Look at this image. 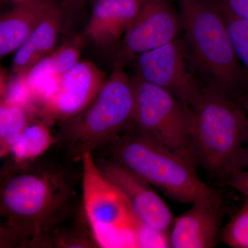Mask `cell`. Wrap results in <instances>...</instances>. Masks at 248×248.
Listing matches in <instances>:
<instances>
[{
	"instance_id": "obj_23",
	"label": "cell",
	"mask_w": 248,
	"mask_h": 248,
	"mask_svg": "<svg viewBox=\"0 0 248 248\" xmlns=\"http://www.w3.org/2000/svg\"><path fill=\"white\" fill-rule=\"evenodd\" d=\"M222 7L235 17L248 21V0H219Z\"/></svg>"
},
{
	"instance_id": "obj_20",
	"label": "cell",
	"mask_w": 248,
	"mask_h": 248,
	"mask_svg": "<svg viewBox=\"0 0 248 248\" xmlns=\"http://www.w3.org/2000/svg\"><path fill=\"white\" fill-rule=\"evenodd\" d=\"M86 40L84 32L74 36L65 41L50 54V58L58 75L62 76L79 62L81 49Z\"/></svg>"
},
{
	"instance_id": "obj_5",
	"label": "cell",
	"mask_w": 248,
	"mask_h": 248,
	"mask_svg": "<svg viewBox=\"0 0 248 248\" xmlns=\"http://www.w3.org/2000/svg\"><path fill=\"white\" fill-rule=\"evenodd\" d=\"M105 147L111 159L180 203L192 205L216 191L201 180L190 159L159 144L134 124Z\"/></svg>"
},
{
	"instance_id": "obj_12",
	"label": "cell",
	"mask_w": 248,
	"mask_h": 248,
	"mask_svg": "<svg viewBox=\"0 0 248 248\" xmlns=\"http://www.w3.org/2000/svg\"><path fill=\"white\" fill-rule=\"evenodd\" d=\"M223 211L217 191L202 197L173 221L170 248H210L216 246Z\"/></svg>"
},
{
	"instance_id": "obj_1",
	"label": "cell",
	"mask_w": 248,
	"mask_h": 248,
	"mask_svg": "<svg viewBox=\"0 0 248 248\" xmlns=\"http://www.w3.org/2000/svg\"><path fill=\"white\" fill-rule=\"evenodd\" d=\"M71 162L47 154L7 161L1 172L0 247L43 248L54 229L76 216L80 179Z\"/></svg>"
},
{
	"instance_id": "obj_11",
	"label": "cell",
	"mask_w": 248,
	"mask_h": 248,
	"mask_svg": "<svg viewBox=\"0 0 248 248\" xmlns=\"http://www.w3.org/2000/svg\"><path fill=\"white\" fill-rule=\"evenodd\" d=\"M95 161L103 174L122 192L140 221L157 231L169 232L174 221L172 213L149 183L110 157Z\"/></svg>"
},
{
	"instance_id": "obj_9",
	"label": "cell",
	"mask_w": 248,
	"mask_h": 248,
	"mask_svg": "<svg viewBox=\"0 0 248 248\" xmlns=\"http://www.w3.org/2000/svg\"><path fill=\"white\" fill-rule=\"evenodd\" d=\"M180 11L170 0H146L117 46L115 68H122L142 54L180 37Z\"/></svg>"
},
{
	"instance_id": "obj_6",
	"label": "cell",
	"mask_w": 248,
	"mask_h": 248,
	"mask_svg": "<svg viewBox=\"0 0 248 248\" xmlns=\"http://www.w3.org/2000/svg\"><path fill=\"white\" fill-rule=\"evenodd\" d=\"M133 81L134 125L152 140L194 163L190 155L193 108L137 77Z\"/></svg>"
},
{
	"instance_id": "obj_19",
	"label": "cell",
	"mask_w": 248,
	"mask_h": 248,
	"mask_svg": "<svg viewBox=\"0 0 248 248\" xmlns=\"http://www.w3.org/2000/svg\"><path fill=\"white\" fill-rule=\"evenodd\" d=\"M223 10L235 53L244 71L246 93L248 91V21Z\"/></svg>"
},
{
	"instance_id": "obj_3",
	"label": "cell",
	"mask_w": 248,
	"mask_h": 248,
	"mask_svg": "<svg viewBox=\"0 0 248 248\" xmlns=\"http://www.w3.org/2000/svg\"><path fill=\"white\" fill-rule=\"evenodd\" d=\"M190 155L210 177L228 179L238 164L248 132L247 111L236 99L203 87L193 106Z\"/></svg>"
},
{
	"instance_id": "obj_22",
	"label": "cell",
	"mask_w": 248,
	"mask_h": 248,
	"mask_svg": "<svg viewBox=\"0 0 248 248\" xmlns=\"http://www.w3.org/2000/svg\"><path fill=\"white\" fill-rule=\"evenodd\" d=\"M133 229L138 248H170L169 233L147 226L136 216Z\"/></svg>"
},
{
	"instance_id": "obj_30",
	"label": "cell",
	"mask_w": 248,
	"mask_h": 248,
	"mask_svg": "<svg viewBox=\"0 0 248 248\" xmlns=\"http://www.w3.org/2000/svg\"></svg>"
},
{
	"instance_id": "obj_26",
	"label": "cell",
	"mask_w": 248,
	"mask_h": 248,
	"mask_svg": "<svg viewBox=\"0 0 248 248\" xmlns=\"http://www.w3.org/2000/svg\"><path fill=\"white\" fill-rule=\"evenodd\" d=\"M85 0H63L65 6L68 7H79L84 2Z\"/></svg>"
},
{
	"instance_id": "obj_16",
	"label": "cell",
	"mask_w": 248,
	"mask_h": 248,
	"mask_svg": "<svg viewBox=\"0 0 248 248\" xmlns=\"http://www.w3.org/2000/svg\"><path fill=\"white\" fill-rule=\"evenodd\" d=\"M55 143V138L46 124H31L11 151L10 159L22 163L38 159L46 154Z\"/></svg>"
},
{
	"instance_id": "obj_25",
	"label": "cell",
	"mask_w": 248,
	"mask_h": 248,
	"mask_svg": "<svg viewBox=\"0 0 248 248\" xmlns=\"http://www.w3.org/2000/svg\"><path fill=\"white\" fill-rule=\"evenodd\" d=\"M238 168H239V171L248 169V132L244 148L240 156Z\"/></svg>"
},
{
	"instance_id": "obj_24",
	"label": "cell",
	"mask_w": 248,
	"mask_h": 248,
	"mask_svg": "<svg viewBox=\"0 0 248 248\" xmlns=\"http://www.w3.org/2000/svg\"><path fill=\"white\" fill-rule=\"evenodd\" d=\"M226 184L248 198V170H242L234 173L226 180Z\"/></svg>"
},
{
	"instance_id": "obj_14",
	"label": "cell",
	"mask_w": 248,
	"mask_h": 248,
	"mask_svg": "<svg viewBox=\"0 0 248 248\" xmlns=\"http://www.w3.org/2000/svg\"><path fill=\"white\" fill-rule=\"evenodd\" d=\"M58 0H22L0 17V56L16 52L58 5Z\"/></svg>"
},
{
	"instance_id": "obj_10",
	"label": "cell",
	"mask_w": 248,
	"mask_h": 248,
	"mask_svg": "<svg viewBox=\"0 0 248 248\" xmlns=\"http://www.w3.org/2000/svg\"><path fill=\"white\" fill-rule=\"evenodd\" d=\"M107 75L93 62H79L60 78L55 94L40 106L46 122H62L78 115L97 97Z\"/></svg>"
},
{
	"instance_id": "obj_2",
	"label": "cell",
	"mask_w": 248,
	"mask_h": 248,
	"mask_svg": "<svg viewBox=\"0 0 248 248\" xmlns=\"http://www.w3.org/2000/svg\"><path fill=\"white\" fill-rule=\"evenodd\" d=\"M184 40L203 87L237 100L246 91L245 74L232 42L219 0L180 2Z\"/></svg>"
},
{
	"instance_id": "obj_13",
	"label": "cell",
	"mask_w": 248,
	"mask_h": 248,
	"mask_svg": "<svg viewBox=\"0 0 248 248\" xmlns=\"http://www.w3.org/2000/svg\"><path fill=\"white\" fill-rule=\"evenodd\" d=\"M146 0H94L84 34L96 46L116 48Z\"/></svg>"
},
{
	"instance_id": "obj_27",
	"label": "cell",
	"mask_w": 248,
	"mask_h": 248,
	"mask_svg": "<svg viewBox=\"0 0 248 248\" xmlns=\"http://www.w3.org/2000/svg\"><path fill=\"white\" fill-rule=\"evenodd\" d=\"M239 104L244 107L245 110L248 112V91L241 94L237 99Z\"/></svg>"
},
{
	"instance_id": "obj_29",
	"label": "cell",
	"mask_w": 248,
	"mask_h": 248,
	"mask_svg": "<svg viewBox=\"0 0 248 248\" xmlns=\"http://www.w3.org/2000/svg\"><path fill=\"white\" fill-rule=\"evenodd\" d=\"M179 1H180V2H182V1H187V0H179Z\"/></svg>"
},
{
	"instance_id": "obj_8",
	"label": "cell",
	"mask_w": 248,
	"mask_h": 248,
	"mask_svg": "<svg viewBox=\"0 0 248 248\" xmlns=\"http://www.w3.org/2000/svg\"><path fill=\"white\" fill-rule=\"evenodd\" d=\"M135 62L137 78L167 91L193 107L201 97V86L184 39H176L140 55Z\"/></svg>"
},
{
	"instance_id": "obj_4",
	"label": "cell",
	"mask_w": 248,
	"mask_h": 248,
	"mask_svg": "<svg viewBox=\"0 0 248 248\" xmlns=\"http://www.w3.org/2000/svg\"><path fill=\"white\" fill-rule=\"evenodd\" d=\"M134 112L133 78L124 68H114L89 107L60 122L55 144L68 159L81 161L85 153L104 148L130 128L134 124Z\"/></svg>"
},
{
	"instance_id": "obj_28",
	"label": "cell",
	"mask_w": 248,
	"mask_h": 248,
	"mask_svg": "<svg viewBox=\"0 0 248 248\" xmlns=\"http://www.w3.org/2000/svg\"><path fill=\"white\" fill-rule=\"evenodd\" d=\"M10 1H14L15 4H16V3L19 2V1H22V0H10Z\"/></svg>"
},
{
	"instance_id": "obj_21",
	"label": "cell",
	"mask_w": 248,
	"mask_h": 248,
	"mask_svg": "<svg viewBox=\"0 0 248 248\" xmlns=\"http://www.w3.org/2000/svg\"><path fill=\"white\" fill-rule=\"evenodd\" d=\"M221 240L233 248H248V198L221 232Z\"/></svg>"
},
{
	"instance_id": "obj_15",
	"label": "cell",
	"mask_w": 248,
	"mask_h": 248,
	"mask_svg": "<svg viewBox=\"0 0 248 248\" xmlns=\"http://www.w3.org/2000/svg\"><path fill=\"white\" fill-rule=\"evenodd\" d=\"M63 9L59 4L41 22L16 51L13 71L16 75H25L35 65L55 50L61 31Z\"/></svg>"
},
{
	"instance_id": "obj_17",
	"label": "cell",
	"mask_w": 248,
	"mask_h": 248,
	"mask_svg": "<svg viewBox=\"0 0 248 248\" xmlns=\"http://www.w3.org/2000/svg\"><path fill=\"white\" fill-rule=\"evenodd\" d=\"M27 109L1 102L0 107V156L11 154L14 146L30 124Z\"/></svg>"
},
{
	"instance_id": "obj_18",
	"label": "cell",
	"mask_w": 248,
	"mask_h": 248,
	"mask_svg": "<svg viewBox=\"0 0 248 248\" xmlns=\"http://www.w3.org/2000/svg\"><path fill=\"white\" fill-rule=\"evenodd\" d=\"M68 221L62 223L52 231L46 240L43 248H99L91 227L82 226L79 221L68 226Z\"/></svg>"
},
{
	"instance_id": "obj_7",
	"label": "cell",
	"mask_w": 248,
	"mask_h": 248,
	"mask_svg": "<svg viewBox=\"0 0 248 248\" xmlns=\"http://www.w3.org/2000/svg\"><path fill=\"white\" fill-rule=\"evenodd\" d=\"M81 163L83 208L96 241L120 232H134L135 214L118 187L101 172L93 153L83 155Z\"/></svg>"
}]
</instances>
